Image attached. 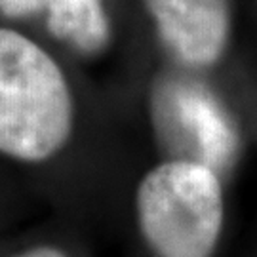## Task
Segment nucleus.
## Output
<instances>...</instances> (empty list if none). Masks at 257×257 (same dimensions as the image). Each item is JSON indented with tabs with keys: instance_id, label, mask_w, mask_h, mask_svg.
Returning a JSON list of instances; mask_svg holds the SVG:
<instances>
[{
	"instance_id": "nucleus-1",
	"label": "nucleus",
	"mask_w": 257,
	"mask_h": 257,
	"mask_svg": "<svg viewBox=\"0 0 257 257\" xmlns=\"http://www.w3.org/2000/svg\"><path fill=\"white\" fill-rule=\"evenodd\" d=\"M73 132V95L46 50L0 29V153L23 162L57 155Z\"/></svg>"
},
{
	"instance_id": "nucleus-2",
	"label": "nucleus",
	"mask_w": 257,
	"mask_h": 257,
	"mask_svg": "<svg viewBox=\"0 0 257 257\" xmlns=\"http://www.w3.org/2000/svg\"><path fill=\"white\" fill-rule=\"evenodd\" d=\"M136 213L155 257H211L225 221L219 172L191 158L164 160L139 181Z\"/></svg>"
},
{
	"instance_id": "nucleus-3",
	"label": "nucleus",
	"mask_w": 257,
	"mask_h": 257,
	"mask_svg": "<svg viewBox=\"0 0 257 257\" xmlns=\"http://www.w3.org/2000/svg\"><path fill=\"white\" fill-rule=\"evenodd\" d=\"M151 114L156 134L174 158L204 162L225 172L236 160L238 130L208 86L187 76H162L153 88Z\"/></svg>"
},
{
	"instance_id": "nucleus-4",
	"label": "nucleus",
	"mask_w": 257,
	"mask_h": 257,
	"mask_svg": "<svg viewBox=\"0 0 257 257\" xmlns=\"http://www.w3.org/2000/svg\"><path fill=\"white\" fill-rule=\"evenodd\" d=\"M158 37L179 63L204 69L229 46V0H145Z\"/></svg>"
},
{
	"instance_id": "nucleus-5",
	"label": "nucleus",
	"mask_w": 257,
	"mask_h": 257,
	"mask_svg": "<svg viewBox=\"0 0 257 257\" xmlns=\"http://www.w3.org/2000/svg\"><path fill=\"white\" fill-rule=\"evenodd\" d=\"M46 12L50 33L80 52L93 54L109 42L110 25L103 0H50Z\"/></svg>"
},
{
	"instance_id": "nucleus-6",
	"label": "nucleus",
	"mask_w": 257,
	"mask_h": 257,
	"mask_svg": "<svg viewBox=\"0 0 257 257\" xmlns=\"http://www.w3.org/2000/svg\"><path fill=\"white\" fill-rule=\"evenodd\" d=\"M48 2L50 0H0V14L12 19L29 18L46 10Z\"/></svg>"
},
{
	"instance_id": "nucleus-7",
	"label": "nucleus",
	"mask_w": 257,
	"mask_h": 257,
	"mask_svg": "<svg viewBox=\"0 0 257 257\" xmlns=\"http://www.w3.org/2000/svg\"><path fill=\"white\" fill-rule=\"evenodd\" d=\"M19 257H67V255H65L61 249L52 248V246H40V248L29 249V251H25L23 255Z\"/></svg>"
}]
</instances>
